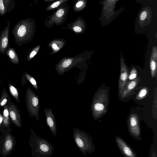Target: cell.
I'll return each instance as SVG.
<instances>
[{
    "label": "cell",
    "mask_w": 157,
    "mask_h": 157,
    "mask_svg": "<svg viewBox=\"0 0 157 157\" xmlns=\"http://www.w3.org/2000/svg\"><path fill=\"white\" fill-rule=\"evenodd\" d=\"M118 0H104L102 2V15L106 20H109L115 14L114 9Z\"/></svg>",
    "instance_id": "obj_11"
},
{
    "label": "cell",
    "mask_w": 157,
    "mask_h": 157,
    "mask_svg": "<svg viewBox=\"0 0 157 157\" xmlns=\"http://www.w3.org/2000/svg\"><path fill=\"white\" fill-rule=\"evenodd\" d=\"M157 48L155 46H153L152 50L150 57V67L151 76L155 77L157 72Z\"/></svg>",
    "instance_id": "obj_17"
},
{
    "label": "cell",
    "mask_w": 157,
    "mask_h": 157,
    "mask_svg": "<svg viewBox=\"0 0 157 157\" xmlns=\"http://www.w3.org/2000/svg\"><path fill=\"white\" fill-rule=\"evenodd\" d=\"M72 134L75 144L84 155L94 151L95 148L92 138L85 131L75 128L73 129Z\"/></svg>",
    "instance_id": "obj_3"
},
{
    "label": "cell",
    "mask_w": 157,
    "mask_h": 157,
    "mask_svg": "<svg viewBox=\"0 0 157 157\" xmlns=\"http://www.w3.org/2000/svg\"><path fill=\"white\" fill-rule=\"evenodd\" d=\"M128 71L122 53L120 58V73L119 80V94L120 95L124 90L127 82Z\"/></svg>",
    "instance_id": "obj_8"
},
{
    "label": "cell",
    "mask_w": 157,
    "mask_h": 157,
    "mask_svg": "<svg viewBox=\"0 0 157 157\" xmlns=\"http://www.w3.org/2000/svg\"><path fill=\"white\" fill-rule=\"evenodd\" d=\"M87 4V0H77L73 5V10L76 12H79L86 8Z\"/></svg>",
    "instance_id": "obj_21"
},
{
    "label": "cell",
    "mask_w": 157,
    "mask_h": 157,
    "mask_svg": "<svg viewBox=\"0 0 157 157\" xmlns=\"http://www.w3.org/2000/svg\"><path fill=\"white\" fill-rule=\"evenodd\" d=\"M2 144L0 146V153L2 156L6 157L14 150L16 140L10 132H8L2 137Z\"/></svg>",
    "instance_id": "obj_7"
},
{
    "label": "cell",
    "mask_w": 157,
    "mask_h": 157,
    "mask_svg": "<svg viewBox=\"0 0 157 157\" xmlns=\"http://www.w3.org/2000/svg\"><path fill=\"white\" fill-rule=\"evenodd\" d=\"M115 140L118 147L125 156L128 157L137 156L133 150L121 138L117 136L116 137Z\"/></svg>",
    "instance_id": "obj_13"
},
{
    "label": "cell",
    "mask_w": 157,
    "mask_h": 157,
    "mask_svg": "<svg viewBox=\"0 0 157 157\" xmlns=\"http://www.w3.org/2000/svg\"><path fill=\"white\" fill-rule=\"evenodd\" d=\"M137 71L135 68H133L131 70L130 74L128 75V78L129 80H131L137 78Z\"/></svg>",
    "instance_id": "obj_27"
},
{
    "label": "cell",
    "mask_w": 157,
    "mask_h": 157,
    "mask_svg": "<svg viewBox=\"0 0 157 157\" xmlns=\"http://www.w3.org/2000/svg\"><path fill=\"white\" fill-rule=\"evenodd\" d=\"M33 85L35 88L37 89L36 83V81L33 78L31 77L30 75H28L26 72H25L23 75Z\"/></svg>",
    "instance_id": "obj_26"
},
{
    "label": "cell",
    "mask_w": 157,
    "mask_h": 157,
    "mask_svg": "<svg viewBox=\"0 0 157 157\" xmlns=\"http://www.w3.org/2000/svg\"><path fill=\"white\" fill-rule=\"evenodd\" d=\"M86 24L83 18L78 16L74 22L68 24L67 27L71 29L75 32L79 33L82 32L85 28Z\"/></svg>",
    "instance_id": "obj_15"
},
{
    "label": "cell",
    "mask_w": 157,
    "mask_h": 157,
    "mask_svg": "<svg viewBox=\"0 0 157 157\" xmlns=\"http://www.w3.org/2000/svg\"><path fill=\"white\" fill-rule=\"evenodd\" d=\"M35 26L34 20L29 19L26 24L22 25L12 32L15 41L17 45L20 47L28 41L29 34L33 31Z\"/></svg>",
    "instance_id": "obj_4"
},
{
    "label": "cell",
    "mask_w": 157,
    "mask_h": 157,
    "mask_svg": "<svg viewBox=\"0 0 157 157\" xmlns=\"http://www.w3.org/2000/svg\"><path fill=\"white\" fill-rule=\"evenodd\" d=\"M140 81V77H138L127 83L124 90L120 95L121 98H124L127 97L135 88Z\"/></svg>",
    "instance_id": "obj_16"
},
{
    "label": "cell",
    "mask_w": 157,
    "mask_h": 157,
    "mask_svg": "<svg viewBox=\"0 0 157 157\" xmlns=\"http://www.w3.org/2000/svg\"><path fill=\"white\" fill-rule=\"evenodd\" d=\"M109 94L105 89L97 91L94 95L90 106L93 118L96 121L107 111L109 104Z\"/></svg>",
    "instance_id": "obj_2"
},
{
    "label": "cell",
    "mask_w": 157,
    "mask_h": 157,
    "mask_svg": "<svg viewBox=\"0 0 157 157\" xmlns=\"http://www.w3.org/2000/svg\"><path fill=\"white\" fill-rule=\"evenodd\" d=\"M9 115L11 122L16 126L21 128L22 126V120L17 107L11 101L8 103Z\"/></svg>",
    "instance_id": "obj_9"
},
{
    "label": "cell",
    "mask_w": 157,
    "mask_h": 157,
    "mask_svg": "<svg viewBox=\"0 0 157 157\" xmlns=\"http://www.w3.org/2000/svg\"><path fill=\"white\" fill-rule=\"evenodd\" d=\"M52 47L54 49L55 51H58L59 49V48L58 47L57 45L55 44H53L52 45Z\"/></svg>",
    "instance_id": "obj_32"
},
{
    "label": "cell",
    "mask_w": 157,
    "mask_h": 157,
    "mask_svg": "<svg viewBox=\"0 0 157 157\" xmlns=\"http://www.w3.org/2000/svg\"><path fill=\"white\" fill-rule=\"evenodd\" d=\"M11 101L10 98L6 91L3 88L2 91V94L0 99V109Z\"/></svg>",
    "instance_id": "obj_23"
},
{
    "label": "cell",
    "mask_w": 157,
    "mask_h": 157,
    "mask_svg": "<svg viewBox=\"0 0 157 157\" xmlns=\"http://www.w3.org/2000/svg\"><path fill=\"white\" fill-rule=\"evenodd\" d=\"M44 112L47 126L53 136H55L57 134V127L55 117L52 110L50 108L45 107Z\"/></svg>",
    "instance_id": "obj_12"
},
{
    "label": "cell",
    "mask_w": 157,
    "mask_h": 157,
    "mask_svg": "<svg viewBox=\"0 0 157 157\" xmlns=\"http://www.w3.org/2000/svg\"><path fill=\"white\" fill-rule=\"evenodd\" d=\"M9 27L2 31L0 35V54H5L10 47L9 41Z\"/></svg>",
    "instance_id": "obj_14"
},
{
    "label": "cell",
    "mask_w": 157,
    "mask_h": 157,
    "mask_svg": "<svg viewBox=\"0 0 157 157\" xmlns=\"http://www.w3.org/2000/svg\"><path fill=\"white\" fill-rule=\"evenodd\" d=\"M3 121V117L2 113V112H0V129L2 128H3L2 123Z\"/></svg>",
    "instance_id": "obj_30"
},
{
    "label": "cell",
    "mask_w": 157,
    "mask_h": 157,
    "mask_svg": "<svg viewBox=\"0 0 157 157\" xmlns=\"http://www.w3.org/2000/svg\"><path fill=\"white\" fill-rule=\"evenodd\" d=\"M8 103L6 104L3 107L2 124L3 128H8L11 126V121L9 115Z\"/></svg>",
    "instance_id": "obj_18"
},
{
    "label": "cell",
    "mask_w": 157,
    "mask_h": 157,
    "mask_svg": "<svg viewBox=\"0 0 157 157\" xmlns=\"http://www.w3.org/2000/svg\"><path fill=\"white\" fill-rule=\"evenodd\" d=\"M5 54L13 64L16 65H18L19 61L18 55L13 48L10 47Z\"/></svg>",
    "instance_id": "obj_19"
},
{
    "label": "cell",
    "mask_w": 157,
    "mask_h": 157,
    "mask_svg": "<svg viewBox=\"0 0 157 157\" xmlns=\"http://www.w3.org/2000/svg\"><path fill=\"white\" fill-rule=\"evenodd\" d=\"M57 0H44V2L46 3H50Z\"/></svg>",
    "instance_id": "obj_33"
},
{
    "label": "cell",
    "mask_w": 157,
    "mask_h": 157,
    "mask_svg": "<svg viewBox=\"0 0 157 157\" xmlns=\"http://www.w3.org/2000/svg\"><path fill=\"white\" fill-rule=\"evenodd\" d=\"M36 48L33 50L29 54L28 57V60H29L33 58L34 56L36 54V52L35 51Z\"/></svg>",
    "instance_id": "obj_29"
},
{
    "label": "cell",
    "mask_w": 157,
    "mask_h": 157,
    "mask_svg": "<svg viewBox=\"0 0 157 157\" xmlns=\"http://www.w3.org/2000/svg\"><path fill=\"white\" fill-rule=\"evenodd\" d=\"M25 100L27 110L30 116L32 118L34 117L36 120L38 121L40 108L39 99L30 88L26 90Z\"/></svg>",
    "instance_id": "obj_6"
},
{
    "label": "cell",
    "mask_w": 157,
    "mask_h": 157,
    "mask_svg": "<svg viewBox=\"0 0 157 157\" xmlns=\"http://www.w3.org/2000/svg\"><path fill=\"white\" fill-rule=\"evenodd\" d=\"M150 18V10L147 8L144 9L140 13L139 15L138 21L140 25L143 24L147 19Z\"/></svg>",
    "instance_id": "obj_22"
},
{
    "label": "cell",
    "mask_w": 157,
    "mask_h": 157,
    "mask_svg": "<svg viewBox=\"0 0 157 157\" xmlns=\"http://www.w3.org/2000/svg\"><path fill=\"white\" fill-rule=\"evenodd\" d=\"M8 87L10 92L17 102H20L18 92L17 89L10 82L8 84Z\"/></svg>",
    "instance_id": "obj_24"
},
{
    "label": "cell",
    "mask_w": 157,
    "mask_h": 157,
    "mask_svg": "<svg viewBox=\"0 0 157 157\" xmlns=\"http://www.w3.org/2000/svg\"><path fill=\"white\" fill-rule=\"evenodd\" d=\"M139 117L135 113L131 114L128 119V127L130 133L133 136L138 137L140 135Z\"/></svg>",
    "instance_id": "obj_10"
},
{
    "label": "cell",
    "mask_w": 157,
    "mask_h": 157,
    "mask_svg": "<svg viewBox=\"0 0 157 157\" xmlns=\"http://www.w3.org/2000/svg\"><path fill=\"white\" fill-rule=\"evenodd\" d=\"M69 0H57L49 3L46 7L45 10L50 11L56 10Z\"/></svg>",
    "instance_id": "obj_20"
},
{
    "label": "cell",
    "mask_w": 157,
    "mask_h": 157,
    "mask_svg": "<svg viewBox=\"0 0 157 157\" xmlns=\"http://www.w3.org/2000/svg\"><path fill=\"white\" fill-rule=\"evenodd\" d=\"M148 90L147 88L144 87L139 91L136 96V99L140 100L144 98L147 95Z\"/></svg>",
    "instance_id": "obj_25"
},
{
    "label": "cell",
    "mask_w": 157,
    "mask_h": 157,
    "mask_svg": "<svg viewBox=\"0 0 157 157\" xmlns=\"http://www.w3.org/2000/svg\"><path fill=\"white\" fill-rule=\"evenodd\" d=\"M69 8L67 2L65 3L52 14L48 15L45 20V25L51 27L54 24L58 25L62 24L67 19Z\"/></svg>",
    "instance_id": "obj_5"
},
{
    "label": "cell",
    "mask_w": 157,
    "mask_h": 157,
    "mask_svg": "<svg viewBox=\"0 0 157 157\" xmlns=\"http://www.w3.org/2000/svg\"><path fill=\"white\" fill-rule=\"evenodd\" d=\"M36 2H38L39 0H34Z\"/></svg>",
    "instance_id": "obj_34"
},
{
    "label": "cell",
    "mask_w": 157,
    "mask_h": 157,
    "mask_svg": "<svg viewBox=\"0 0 157 157\" xmlns=\"http://www.w3.org/2000/svg\"><path fill=\"white\" fill-rule=\"evenodd\" d=\"M1 82V78H0V83Z\"/></svg>",
    "instance_id": "obj_35"
},
{
    "label": "cell",
    "mask_w": 157,
    "mask_h": 157,
    "mask_svg": "<svg viewBox=\"0 0 157 157\" xmlns=\"http://www.w3.org/2000/svg\"><path fill=\"white\" fill-rule=\"evenodd\" d=\"M71 63V60L70 59H68L65 61L62 64L63 67H66L69 66Z\"/></svg>",
    "instance_id": "obj_28"
},
{
    "label": "cell",
    "mask_w": 157,
    "mask_h": 157,
    "mask_svg": "<svg viewBox=\"0 0 157 157\" xmlns=\"http://www.w3.org/2000/svg\"><path fill=\"white\" fill-rule=\"evenodd\" d=\"M4 7L3 5L2 0H0V10H4Z\"/></svg>",
    "instance_id": "obj_31"
},
{
    "label": "cell",
    "mask_w": 157,
    "mask_h": 157,
    "mask_svg": "<svg viewBox=\"0 0 157 157\" xmlns=\"http://www.w3.org/2000/svg\"><path fill=\"white\" fill-rule=\"evenodd\" d=\"M31 155L33 157H49L53 154L54 148L52 145L45 139L40 137L30 130L29 140Z\"/></svg>",
    "instance_id": "obj_1"
}]
</instances>
